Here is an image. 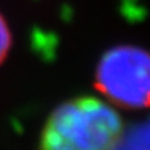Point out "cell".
<instances>
[{
	"instance_id": "7a4b0ae2",
	"label": "cell",
	"mask_w": 150,
	"mask_h": 150,
	"mask_svg": "<svg viewBox=\"0 0 150 150\" xmlns=\"http://www.w3.org/2000/svg\"><path fill=\"white\" fill-rule=\"evenodd\" d=\"M95 86L109 102L140 109L150 106V52L140 47L120 45L100 58Z\"/></svg>"
},
{
	"instance_id": "6da1fadb",
	"label": "cell",
	"mask_w": 150,
	"mask_h": 150,
	"mask_svg": "<svg viewBox=\"0 0 150 150\" xmlns=\"http://www.w3.org/2000/svg\"><path fill=\"white\" fill-rule=\"evenodd\" d=\"M124 122L109 102L76 96L60 103L41 130L40 150H115Z\"/></svg>"
},
{
	"instance_id": "3957f363",
	"label": "cell",
	"mask_w": 150,
	"mask_h": 150,
	"mask_svg": "<svg viewBox=\"0 0 150 150\" xmlns=\"http://www.w3.org/2000/svg\"><path fill=\"white\" fill-rule=\"evenodd\" d=\"M10 48H12V32L7 21L0 13V64L6 60Z\"/></svg>"
}]
</instances>
